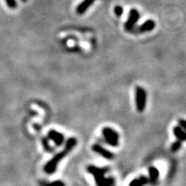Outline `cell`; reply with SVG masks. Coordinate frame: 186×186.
<instances>
[{
	"label": "cell",
	"instance_id": "obj_1",
	"mask_svg": "<svg viewBox=\"0 0 186 186\" xmlns=\"http://www.w3.org/2000/svg\"><path fill=\"white\" fill-rule=\"evenodd\" d=\"M76 144H77V140H76V138H69L66 141V143H65L64 149L62 151L57 154L51 160H50L46 164L45 166H44V171H45V172L49 174H51L54 172H55V171L57 170V167H58L60 161L65 156L68 155L72 150V149L75 147Z\"/></svg>",
	"mask_w": 186,
	"mask_h": 186
},
{
	"label": "cell",
	"instance_id": "obj_15",
	"mask_svg": "<svg viewBox=\"0 0 186 186\" xmlns=\"http://www.w3.org/2000/svg\"><path fill=\"white\" fill-rule=\"evenodd\" d=\"M139 180L141 181V184L143 185H147L148 184H150V182H149V179L147 177H146L145 175H141L139 177Z\"/></svg>",
	"mask_w": 186,
	"mask_h": 186
},
{
	"label": "cell",
	"instance_id": "obj_4",
	"mask_svg": "<svg viewBox=\"0 0 186 186\" xmlns=\"http://www.w3.org/2000/svg\"><path fill=\"white\" fill-rule=\"evenodd\" d=\"M102 133H103L105 141L109 145L112 146V147H117L119 145L120 135L113 129L108 126L104 127L102 130Z\"/></svg>",
	"mask_w": 186,
	"mask_h": 186
},
{
	"label": "cell",
	"instance_id": "obj_11",
	"mask_svg": "<svg viewBox=\"0 0 186 186\" xmlns=\"http://www.w3.org/2000/svg\"><path fill=\"white\" fill-rule=\"evenodd\" d=\"M155 27V23L153 20H147L145 23H143L141 26L139 27L138 31L143 33V32H148L151 31Z\"/></svg>",
	"mask_w": 186,
	"mask_h": 186
},
{
	"label": "cell",
	"instance_id": "obj_13",
	"mask_svg": "<svg viewBox=\"0 0 186 186\" xmlns=\"http://www.w3.org/2000/svg\"><path fill=\"white\" fill-rule=\"evenodd\" d=\"M42 143H43V146H44V149H45L48 152H52L54 150L53 147L50 146V143L48 142V140L47 139V138H44L42 141Z\"/></svg>",
	"mask_w": 186,
	"mask_h": 186
},
{
	"label": "cell",
	"instance_id": "obj_2",
	"mask_svg": "<svg viewBox=\"0 0 186 186\" xmlns=\"http://www.w3.org/2000/svg\"><path fill=\"white\" fill-rule=\"evenodd\" d=\"M109 167L98 168L94 165H88L87 167V171L93 175L97 186H113L115 183L114 178L105 177V174L109 172Z\"/></svg>",
	"mask_w": 186,
	"mask_h": 186
},
{
	"label": "cell",
	"instance_id": "obj_6",
	"mask_svg": "<svg viewBox=\"0 0 186 186\" xmlns=\"http://www.w3.org/2000/svg\"><path fill=\"white\" fill-rule=\"evenodd\" d=\"M92 150H93L94 152H95L96 154L102 156L104 158L108 159V160H111L114 157L113 153H112L111 151H109V150L106 149L105 147H103V146L99 145L98 144H93V147H92Z\"/></svg>",
	"mask_w": 186,
	"mask_h": 186
},
{
	"label": "cell",
	"instance_id": "obj_19",
	"mask_svg": "<svg viewBox=\"0 0 186 186\" xmlns=\"http://www.w3.org/2000/svg\"><path fill=\"white\" fill-rule=\"evenodd\" d=\"M179 126H180L186 132V120L181 119V120H179Z\"/></svg>",
	"mask_w": 186,
	"mask_h": 186
},
{
	"label": "cell",
	"instance_id": "obj_14",
	"mask_svg": "<svg viewBox=\"0 0 186 186\" xmlns=\"http://www.w3.org/2000/svg\"><path fill=\"white\" fill-rule=\"evenodd\" d=\"M8 7L10 9H16L17 7V3L16 0H5Z\"/></svg>",
	"mask_w": 186,
	"mask_h": 186
},
{
	"label": "cell",
	"instance_id": "obj_8",
	"mask_svg": "<svg viewBox=\"0 0 186 186\" xmlns=\"http://www.w3.org/2000/svg\"><path fill=\"white\" fill-rule=\"evenodd\" d=\"M148 173H149V182L150 184L152 185H156L158 182L159 175H160V172H159L158 169L155 166H150L148 168Z\"/></svg>",
	"mask_w": 186,
	"mask_h": 186
},
{
	"label": "cell",
	"instance_id": "obj_7",
	"mask_svg": "<svg viewBox=\"0 0 186 186\" xmlns=\"http://www.w3.org/2000/svg\"><path fill=\"white\" fill-rule=\"evenodd\" d=\"M48 138L50 140H51L55 144V145L60 147L63 144L64 141V136L62 133H59V132L56 131L55 130H51L48 132Z\"/></svg>",
	"mask_w": 186,
	"mask_h": 186
},
{
	"label": "cell",
	"instance_id": "obj_12",
	"mask_svg": "<svg viewBox=\"0 0 186 186\" xmlns=\"http://www.w3.org/2000/svg\"><path fill=\"white\" fill-rule=\"evenodd\" d=\"M182 141H179V140H177V141H174V142L172 144H171V150L172 152H177V151H179V150L181 149V147H182Z\"/></svg>",
	"mask_w": 186,
	"mask_h": 186
},
{
	"label": "cell",
	"instance_id": "obj_18",
	"mask_svg": "<svg viewBox=\"0 0 186 186\" xmlns=\"http://www.w3.org/2000/svg\"><path fill=\"white\" fill-rule=\"evenodd\" d=\"M114 12H115L116 15L118 16V17H120V16L123 14V9L120 6H116L115 9H114Z\"/></svg>",
	"mask_w": 186,
	"mask_h": 186
},
{
	"label": "cell",
	"instance_id": "obj_5",
	"mask_svg": "<svg viewBox=\"0 0 186 186\" xmlns=\"http://www.w3.org/2000/svg\"><path fill=\"white\" fill-rule=\"evenodd\" d=\"M139 12L137 10L133 9L130 11V15H129L128 20L125 23V29L127 31H131L135 26V23L139 20Z\"/></svg>",
	"mask_w": 186,
	"mask_h": 186
},
{
	"label": "cell",
	"instance_id": "obj_17",
	"mask_svg": "<svg viewBox=\"0 0 186 186\" xmlns=\"http://www.w3.org/2000/svg\"><path fill=\"white\" fill-rule=\"evenodd\" d=\"M129 186H144L141 184V181L139 180V179H134L130 182Z\"/></svg>",
	"mask_w": 186,
	"mask_h": 186
},
{
	"label": "cell",
	"instance_id": "obj_3",
	"mask_svg": "<svg viewBox=\"0 0 186 186\" xmlns=\"http://www.w3.org/2000/svg\"><path fill=\"white\" fill-rule=\"evenodd\" d=\"M135 103H136V108L138 112H144L146 108V104H147V92L142 87H136Z\"/></svg>",
	"mask_w": 186,
	"mask_h": 186
},
{
	"label": "cell",
	"instance_id": "obj_20",
	"mask_svg": "<svg viewBox=\"0 0 186 186\" xmlns=\"http://www.w3.org/2000/svg\"><path fill=\"white\" fill-rule=\"evenodd\" d=\"M21 2H27V0H20Z\"/></svg>",
	"mask_w": 186,
	"mask_h": 186
},
{
	"label": "cell",
	"instance_id": "obj_16",
	"mask_svg": "<svg viewBox=\"0 0 186 186\" xmlns=\"http://www.w3.org/2000/svg\"><path fill=\"white\" fill-rule=\"evenodd\" d=\"M44 186H65V184L62 181H55V182L46 184Z\"/></svg>",
	"mask_w": 186,
	"mask_h": 186
},
{
	"label": "cell",
	"instance_id": "obj_9",
	"mask_svg": "<svg viewBox=\"0 0 186 186\" xmlns=\"http://www.w3.org/2000/svg\"><path fill=\"white\" fill-rule=\"evenodd\" d=\"M173 133L179 141H182V142L186 141V132L180 126H175L173 128Z\"/></svg>",
	"mask_w": 186,
	"mask_h": 186
},
{
	"label": "cell",
	"instance_id": "obj_10",
	"mask_svg": "<svg viewBox=\"0 0 186 186\" xmlns=\"http://www.w3.org/2000/svg\"><path fill=\"white\" fill-rule=\"evenodd\" d=\"M95 1V0H84L82 2H81L78 6L77 9H76V11H77L78 13L83 14Z\"/></svg>",
	"mask_w": 186,
	"mask_h": 186
}]
</instances>
